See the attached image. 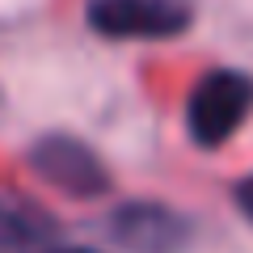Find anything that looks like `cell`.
<instances>
[{
  "mask_svg": "<svg viewBox=\"0 0 253 253\" xmlns=\"http://www.w3.org/2000/svg\"><path fill=\"white\" fill-rule=\"evenodd\" d=\"M30 253H106V249H93V245H42V249H30Z\"/></svg>",
  "mask_w": 253,
  "mask_h": 253,
  "instance_id": "7",
  "label": "cell"
},
{
  "mask_svg": "<svg viewBox=\"0 0 253 253\" xmlns=\"http://www.w3.org/2000/svg\"><path fill=\"white\" fill-rule=\"evenodd\" d=\"M232 203H236V211H241V215L253 224V173L236 181V190H232Z\"/></svg>",
  "mask_w": 253,
  "mask_h": 253,
  "instance_id": "6",
  "label": "cell"
},
{
  "mask_svg": "<svg viewBox=\"0 0 253 253\" xmlns=\"http://www.w3.org/2000/svg\"><path fill=\"white\" fill-rule=\"evenodd\" d=\"M59 232V219L46 207H38L34 199L21 194H0V253H30L51 245V236Z\"/></svg>",
  "mask_w": 253,
  "mask_h": 253,
  "instance_id": "5",
  "label": "cell"
},
{
  "mask_svg": "<svg viewBox=\"0 0 253 253\" xmlns=\"http://www.w3.org/2000/svg\"><path fill=\"white\" fill-rule=\"evenodd\" d=\"M253 114V76L241 68H211L186 97V135L199 148H224Z\"/></svg>",
  "mask_w": 253,
  "mask_h": 253,
  "instance_id": "1",
  "label": "cell"
},
{
  "mask_svg": "<svg viewBox=\"0 0 253 253\" xmlns=\"http://www.w3.org/2000/svg\"><path fill=\"white\" fill-rule=\"evenodd\" d=\"M26 161H30V169H34V177L42 186L59 190L68 199L89 203V199H101L114 186V173L106 169V161L84 139L68 135V131H46V135H38L30 144Z\"/></svg>",
  "mask_w": 253,
  "mask_h": 253,
  "instance_id": "3",
  "label": "cell"
},
{
  "mask_svg": "<svg viewBox=\"0 0 253 253\" xmlns=\"http://www.w3.org/2000/svg\"><path fill=\"white\" fill-rule=\"evenodd\" d=\"M190 0H84V26L110 42H165L190 30Z\"/></svg>",
  "mask_w": 253,
  "mask_h": 253,
  "instance_id": "2",
  "label": "cell"
},
{
  "mask_svg": "<svg viewBox=\"0 0 253 253\" xmlns=\"http://www.w3.org/2000/svg\"><path fill=\"white\" fill-rule=\"evenodd\" d=\"M110 236L123 253H186L190 249V219L169 203L135 199L114 207Z\"/></svg>",
  "mask_w": 253,
  "mask_h": 253,
  "instance_id": "4",
  "label": "cell"
}]
</instances>
